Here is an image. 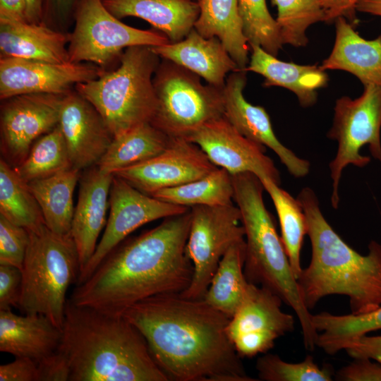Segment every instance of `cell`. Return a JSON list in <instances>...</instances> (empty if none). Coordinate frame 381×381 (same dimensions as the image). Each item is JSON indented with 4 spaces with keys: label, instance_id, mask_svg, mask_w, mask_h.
Instances as JSON below:
<instances>
[{
    "label": "cell",
    "instance_id": "obj_12",
    "mask_svg": "<svg viewBox=\"0 0 381 381\" xmlns=\"http://www.w3.org/2000/svg\"><path fill=\"white\" fill-rule=\"evenodd\" d=\"M109 207L102 236L80 271L76 285L87 280L108 254L136 229L159 219L183 214L190 208L147 195L115 175L109 192Z\"/></svg>",
    "mask_w": 381,
    "mask_h": 381
},
{
    "label": "cell",
    "instance_id": "obj_36",
    "mask_svg": "<svg viewBox=\"0 0 381 381\" xmlns=\"http://www.w3.org/2000/svg\"><path fill=\"white\" fill-rule=\"evenodd\" d=\"M277 8L276 21L283 44L295 47L308 43L307 29L314 23L325 22V13L320 0H271Z\"/></svg>",
    "mask_w": 381,
    "mask_h": 381
},
{
    "label": "cell",
    "instance_id": "obj_4",
    "mask_svg": "<svg viewBox=\"0 0 381 381\" xmlns=\"http://www.w3.org/2000/svg\"><path fill=\"white\" fill-rule=\"evenodd\" d=\"M304 212L312 247L309 265L297 279L303 301L313 309L322 298L344 295L351 313L381 306V244L371 241L363 255L346 244L324 217L317 196L308 188L297 196Z\"/></svg>",
    "mask_w": 381,
    "mask_h": 381
},
{
    "label": "cell",
    "instance_id": "obj_41",
    "mask_svg": "<svg viewBox=\"0 0 381 381\" xmlns=\"http://www.w3.org/2000/svg\"><path fill=\"white\" fill-rule=\"evenodd\" d=\"M341 381H381V363L369 358H354L334 375Z\"/></svg>",
    "mask_w": 381,
    "mask_h": 381
},
{
    "label": "cell",
    "instance_id": "obj_48",
    "mask_svg": "<svg viewBox=\"0 0 381 381\" xmlns=\"http://www.w3.org/2000/svg\"><path fill=\"white\" fill-rule=\"evenodd\" d=\"M356 11L381 17V0H358Z\"/></svg>",
    "mask_w": 381,
    "mask_h": 381
},
{
    "label": "cell",
    "instance_id": "obj_21",
    "mask_svg": "<svg viewBox=\"0 0 381 381\" xmlns=\"http://www.w3.org/2000/svg\"><path fill=\"white\" fill-rule=\"evenodd\" d=\"M151 48L161 59L189 70L217 88L224 87L230 73L241 71L217 37H205L194 28L179 42Z\"/></svg>",
    "mask_w": 381,
    "mask_h": 381
},
{
    "label": "cell",
    "instance_id": "obj_6",
    "mask_svg": "<svg viewBox=\"0 0 381 381\" xmlns=\"http://www.w3.org/2000/svg\"><path fill=\"white\" fill-rule=\"evenodd\" d=\"M161 59L149 46L126 48L114 71L75 85L104 119L113 137L143 123H151L157 99L153 76Z\"/></svg>",
    "mask_w": 381,
    "mask_h": 381
},
{
    "label": "cell",
    "instance_id": "obj_44",
    "mask_svg": "<svg viewBox=\"0 0 381 381\" xmlns=\"http://www.w3.org/2000/svg\"><path fill=\"white\" fill-rule=\"evenodd\" d=\"M77 0H44L43 23L52 27H64L73 19Z\"/></svg>",
    "mask_w": 381,
    "mask_h": 381
},
{
    "label": "cell",
    "instance_id": "obj_15",
    "mask_svg": "<svg viewBox=\"0 0 381 381\" xmlns=\"http://www.w3.org/2000/svg\"><path fill=\"white\" fill-rule=\"evenodd\" d=\"M104 69L91 63H52L0 59V99L25 94L66 95L75 85L98 78Z\"/></svg>",
    "mask_w": 381,
    "mask_h": 381
},
{
    "label": "cell",
    "instance_id": "obj_22",
    "mask_svg": "<svg viewBox=\"0 0 381 381\" xmlns=\"http://www.w3.org/2000/svg\"><path fill=\"white\" fill-rule=\"evenodd\" d=\"M62 330L42 314L17 315L0 310V351L40 362L54 353Z\"/></svg>",
    "mask_w": 381,
    "mask_h": 381
},
{
    "label": "cell",
    "instance_id": "obj_46",
    "mask_svg": "<svg viewBox=\"0 0 381 381\" xmlns=\"http://www.w3.org/2000/svg\"><path fill=\"white\" fill-rule=\"evenodd\" d=\"M1 22H27L25 0H0Z\"/></svg>",
    "mask_w": 381,
    "mask_h": 381
},
{
    "label": "cell",
    "instance_id": "obj_23",
    "mask_svg": "<svg viewBox=\"0 0 381 381\" xmlns=\"http://www.w3.org/2000/svg\"><path fill=\"white\" fill-rule=\"evenodd\" d=\"M116 18L133 16L148 22L170 42L184 39L200 14L197 0H102Z\"/></svg>",
    "mask_w": 381,
    "mask_h": 381
},
{
    "label": "cell",
    "instance_id": "obj_8",
    "mask_svg": "<svg viewBox=\"0 0 381 381\" xmlns=\"http://www.w3.org/2000/svg\"><path fill=\"white\" fill-rule=\"evenodd\" d=\"M157 106L151 123L170 138L186 139L224 115L223 88L204 85L200 77L167 59L153 76Z\"/></svg>",
    "mask_w": 381,
    "mask_h": 381
},
{
    "label": "cell",
    "instance_id": "obj_10",
    "mask_svg": "<svg viewBox=\"0 0 381 381\" xmlns=\"http://www.w3.org/2000/svg\"><path fill=\"white\" fill-rule=\"evenodd\" d=\"M380 129L381 85H366L360 97L337 99L332 126L327 133L338 143L336 156L329 163L334 209L339 203V184L344 168L349 164L361 168L370 161L360 153L361 149L368 145L372 156L381 162Z\"/></svg>",
    "mask_w": 381,
    "mask_h": 381
},
{
    "label": "cell",
    "instance_id": "obj_17",
    "mask_svg": "<svg viewBox=\"0 0 381 381\" xmlns=\"http://www.w3.org/2000/svg\"><path fill=\"white\" fill-rule=\"evenodd\" d=\"M186 139L198 145L216 167L231 175L251 172L280 184L279 171L265 155L266 147L242 135L224 115L205 123Z\"/></svg>",
    "mask_w": 381,
    "mask_h": 381
},
{
    "label": "cell",
    "instance_id": "obj_3",
    "mask_svg": "<svg viewBox=\"0 0 381 381\" xmlns=\"http://www.w3.org/2000/svg\"><path fill=\"white\" fill-rule=\"evenodd\" d=\"M68 381H169L141 332L122 316L73 304L68 298L57 349Z\"/></svg>",
    "mask_w": 381,
    "mask_h": 381
},
{
    "label": "cell",
    "instance_id": "obj_14",
    "mask_svg": "<svg viewBox=\"0 0 381 381\" xmlns=\"http://www.w3.org/2000/svg\"><path fill=\"white\" fill-rule=\"evenodd\" d=\"M282 300L268 289L250 284L241 306L230 318L227 334L238 356L266 353L279 337L294 329L292 315L281 309Z\"/></svg>",
    "mask_w": 381,
    "mask_h": 381
},
{
    "label": "cell",
    "instance_id": "obj_43",
    "mask_svg": "<svg viewBox=\"0 0 381 381\" xmlns=\"http://www.w3.org/2000/svg\"><path fill=\"white\" fill-rule=\"evenodd\" d=\"M354 358H369L381 363V336L366 334L346 341L342 346Z\"/></svg>",
    "mask_w": 381,
    "mask_h": 381
},
{
    "label": "cell",
    "instance_id": "obj_31",
    "mask_svg": "<svg viewBox=\"0 0 381 381\" xmlns=\"http://www.w3.org/2000/svg\"><path fill=\"white\" fill-rule=\"evenodd\" d=\"M0 214L29 231H37L45 226L42 210L28 184L1 157Z\"/></svg>",
    "mask_w": 381,
    "mask_h": 381
},
{
    "label": "cell",
    "instance_id": "obj_39",
    "mask_svg": "<svg viewBox=\"0 0 381 381\" xmlns=\"http://www.w3.org/2000/svg\"><path fill=\"white\" fill-rule=\"evenodd\" d=\"M30 241L29 231L0 214V264L22 270Z\"/></svg>",
    "mask_w": 381,
    "mask_h": 381
},
{
    "label": "cell",
    "instance_id": "obj_1",
    "mask_svg": "<svg viewBox=\"0 0 381 381\" xmlns=\"http://www.w3.org/2000/svg\"><path fill=\"white\" fill-rule=\"evenodd\" d=\"M145 337L169 380L255 381L227 334L230 318L203 299L155 295L122 315Z\"/></svg>",
    "mask_w": 381,
    "mask_h": 381
},
{
    "label": "cell",
    "instance_id": "obj_29",
    "mask_svg": "<svg viewBox=\"0 0 381 381\" xmlns=\"http://www.w3.org/2000/svg\"><path fill=\"white\" fill-rule=\"evenodd\" d=\"M171 138L151 123H143L114 137L97 164L106 174L145 162L162 152Z\"/></svg>",
    "mask_w": 381,
    "mask_h": 381
},
{
    "label": "cell",
    "instance_id": "obj_13",
    "mask_svg": "<svg viewBox=\"0 0 381 381\" xmlns=\"http://www.w3.org/2000/svg\"><path fill=\"white\" fill-rule=\"evenodd\" d=\"M64 95L33 93L1 100L0 150L12 167L20 165L37 140L59 124Z\"/></svg>",
    "mask_w": 381,
    "mask_h": 381
},
{
    "label": "cell",
    "instance_id": "obj_49",
    "mask_svg": "<svg viewBox=\"0 0 381 381\" xmlns=\"http://www.w3.org/2000/svg\"><path fill=\"white\" fill-rule=\"evenodd\" d=\"M197 1H198L199 0H197Z\"/></svg>",
    "mask_w": 381,
    "mask_h": 381
},
{
    "label": "cell",
    "instance_id": "obj_33",
    "mask_svg": "<svg viewBox=\"0 0 381 381\" xmlns=\"http://www.w3.org/2000/svg\"><path fill=\"white\" fill-rule=\"evenodd\" d=\"M258 179L275 207L281 228V238L297 279L302 271L301 250L308 230L304 212L297 198H294L279 184L265 176Z\"/></svg>",
    "mask_w": 381,
    "mask_h": 381
},
{
    "label": "cell",
    "instance_id": "obj_2",
    "mask_svg": "<svg viewBox=\"0 0 381 381\" xmlns=\"http://www.w3.org/2000/svg\"><path fill=\"white\" fill-rule=\"evenodd\" d=\"M190 225V208L122 241L87 280L76 285L70 301L122 316L128 307L147 298L182 293L193 274L186 250Z\"/></svg>",
    "mask_w": 381,
    "mask_h": 381
},
{
    "label": "cell",
    "instance_id": "obj_5",
    "mask_svg": "<svg viewBox=\"0 0 381 381\" xmlns=\"http://www.w3.org/2000/svg\"><path fill=\"white\" fill-rule=\"evenodd\" d=\"M232 176L234 201L245 231L244 274L249 283L265 287L295 312L301 326L304 346L313 351L318 332L312 315L301 298L281 236L262 198L264 187L256 175L243 172Z\"/></svg>",
    "mask_w": 381,
    "mask_h": 381
},
{
    "label": "cell",
    "instance_id": "obj_34",
    "mask_svg": "<svg viewBox=\"0 0 381 381\" xmlns=\"http://www.w3.org/2000/svg\"><path fill=\"white\" fill-rule=\"evenodd\" d=\"M317 330V346L329 355L342 350L348 341L381 329V306L362 314L336 315L327 312L312 315Z\"/></svg>",
    "mask_w": 381,
    "mask_h": 381
},
{
    "label": "cell",
    "instance_id": "obj_18",
    "mask_svg": "<svg viewBox=\"0 0 381 381\" xmlns=\"http://www.w3.org/2000/svg\"><path fill=\"white\" fill-rule=\"evenodd\" d=\"M247 71L230 73L223 87L224 116L244 136L270 148L289 172L296 178L306 176L310 162L296 156L276 137L265 109L249 103L243 96Z\"/></svg>",
    "mask_w": 381,
    "mask_h": 381
},
{
    "label": "cell",
    "instance_id": "obj_19",
    "mask_svg": "<svg viewBox=\"0 0 381 381\" xmlns=\"http://www.w3.org/2000/svg\"><path fill=\"white\" fill-rule=\"evenodd\" d=\"M59 126L72 167L80 171L96 166L114 138L100 114L75 89L63 97Z\"/></svg>",
    "mask_w": 381,
    "mask_h": 381
},
{
    "label": "cell",
    "instance_id": "obj_9",
    "mask_svg": "<svg viewBox=\"0 0 381 381\" xmlns=\"http://www.w3.org/2000/svg\"><path fill=\"white\" fill-rule=\"evenodd\" d=\"M68 33L71 63H91L102 69L132 46L156 47L169 43L162 32L129 26L112 15L102 0H77Z\"/></svg>",
    "mask_w": 381,
    "mask_h": 381
},
{
    "label": "cell",
    "instance_id": "obj_7",
    "mask_svg": "<svg viewBox=\"0 0 381 381\" xmlns=\"http://www.w3.org/2000/svg\"><path fill=\"white\" fill-rule=\"evenodd\" d=\"M29 234L18 308L44 315L62 330L67 291L80 272L76 246L70 234H56L46 225Z\"/></svg>",
    "mask_w": 381,
    "mask_h": 381
},
{
    "label": "cell",
    "instance_id": "obj_27",
    "mask_svg": "<svg viewBox=\"0 0 381 381\" xmlns=\"http://www.w3.org/2000/svg\"><path fill=\"white\" fill-rule=\"evenodd\" d=\"M194 28L207 38L217 37L241 71H246L250 47L239 14L238 0H199Z\"/></svg>",
    "mask_w": 381,
    "mask_h": 381
},
{
    "label": "cell",
    "instance_id": "obj_32",
    "mask_svg": "<svg viewBox=\"0 0 381 381\" xmlns=\"http://www.w3.org/2000/svg\"><path fill=\"white\" fill-rule=\"evenodd\" d=\"M152 196L176 205L191 207L198 205L217 206L233 203L232 176L223 168L217 167L197 180L159 190Z\"/></svg>",
    "mask_w": 381,
    "mask_h": 381
},
{
    "label": "cell",
    "instance_id": "obj_20",
    "mask_svg": "<svg viewBox=\"0 0 381 381\" xmlns=\"http://www.w3.org/2000/svg\"><path fill=\"white\" fill-rule=\"evenodd\" d=\"M113 177L114 174L104 173L97 166L81 174L70 231L78 253L80 271L92 258L99 236L106 226Z\"/></svg>",
    "mask_w": 381,
    "mask_h": 381
},
{
    "label": "cell",
    "instance_id": "obj_38",
    "mask_svg": "<svg viewBox=\"0 0 381 381\" xmlns=\"http://www.w3.org/2000/svg\"><path fill=\"white\" fill-rule=\"evenodd\" d=\"M256 369L259 380L265 381H332L334 375L331 367H320L310 355L301 362L288 363L266 353L257 360Z\"/></svg>",
    "mask_w": 381,
    "mask_h": 381
},
{
    "label": "cell",
    "instance_id": "obj_37",
    "mask_svg": "<svg viewBox=\"0 0 381 381\" xmlns=\"http://www.w3.org/2000/svg\"><path fill=\"white\" fill-rule=\"evenodd\" d=\"M243 32L248 44H257L277 56L282 48L279 26L266 0H238Z\"/></svg>",
    "mask_w": 381,
    "mask_h": 381
},
{
    "label": "cell",
    "instance_id": "obj_45",
    "mask_svg": "<svg viewBox=\"0 0 381 381\" xmlns=\"http://www.w3.org/2000/svg\"><path fill=\"white\" fill-rule=\"evenodd\" d=\"M325 13V23L334 22L339 17L346 18L354 28L358 25L356 4L358 0H320Z\"/></svg>",
    "mask_w": 381,
    "mask_h": 381
},
{
    "label": "cell",
    "instance_id": "obj_30",
    "mask_svg": "<svg viewBox=\"0 0 381 381\" xmlns=\"http://www.w3.org/2000/svg\"><path fill=\"white\" fill-rule=\"evenodd\" d=\"M246 240L233 245L221 259L203 300L229 318L238 310L250 284L244 274Z\"/></svg>",
    "mask_w": 381,
    "mask_h": 381
},
{
    "label": "cell",
    "instance_id": "obj_47",
    "mask_svg": "<svg viewBox=\"0 0 381 381\" xmlns=\"http://www.w3.org/2000/svg\"><path fill=\"white\" fill-rule=\"evenodd\" d=\"M27 22L33 24L43 23L44 0H25Z\"/></svg>",
    "mask_w": 381,
    "mask_h": 381
},
{
    "label": "cell",
    "instance_id": "obj_16",
    "mask_svg": "<svg viewBox=\"0 0 381 381\" xmlns=\"http://www.w3.org/2000/svg\"><path fill=\"white\" fill-rule=\"evenodd\" d=\"M216 167L196 144L184 138H171L158 155L117 171V176L141 192H155L200 179Z\"/></svg>",
    "mask_w": 381,
    "mask_h": 381
},
{
    "label": "cell",
    "instance_id": "obj_11",
    "mask_svg": "<svg viewBox=\"0 0 381 381\" xmlns=\"http://www.w3.org/2000/svg\"><path fill=\"white\" fill-rule=\"evenodd\" d=\"M244 237L241 212L233 203L191 207L186 250L193 274L189 286L181 294L202 299L222 257Z\"/></svg>",
    "mask_w": 381,
    "mask_h": 381
},
{
    "label": "cell",
    "instance_id": "obj_28",
    "mask_svg": "<svg viewBox=\"0 0 381 381\" xmlns=\"http://www.w3.org/2000/svg\"><path fill=\"white\" fill-rule=\"evenodd\" d=\"M82 171L73 167L28 183L42 210L46 226L69 234L74 213L73 193Z\"/></svg>",
    "mask_w": 381,
    "mask_h": 381
},
{
    "label": "cell",
    "instance_id": "obj_25",
    "mask_svg": "<svg viewBox=\"0 0 381 381\" xmlns=\"http://www.w3.org/2000/svg\"><path fill=\"white\" fill-rule=\"evenodd\" d=\"M249 45L251 55L246 71L264 77V87L279 86L291 90L303 107L316 103L318 90L325 87L329 80L320 66L282 61L257 44Z\"/></svg>",
    "mask_w": 381,
    "mask_h": 381
},
{
    "label": "cell",
    "instance_id": "obj_35",
    "mask_svg": "<svg viewBox=\"0 0 381 381\" xmlns=\"http://www.w3.org/2000/svg\"><path fill=\"white\" fill-rule=\"evenodd\" d=\"M71 167L66 143L58 124L37 140L24 161L14 169L20 179L28 183Z\"/></svg>",
    "mask_w": 381,
    "mask_h": 381
},
{
    "label": "cell",
    "instance_id": "obj_24",
    "mask_svg": "<svg viewBox=\"0 0 381 381\" xmlns=\"http://www.w3.org/2000/svg\"><path fill=\"white\" fill-rule=\"evenodd\" d=\"M334 23V44L320 68L347 71L358 78L363 86L381 85V35L368 40L360 36L346 18L339 17Z\"/></svg>",
    "mask_w": 381,
    "mask_h": 381
},
{
    "label": "cell",
    "instance_id": "obj_42",
    "mask_svg": "<svg viewBox=\"0 0 381 381\" xmlns=\"http://www.w3.org/2000/svg\"><path fill=\"white\" fill-rule=\"evenodd\" d=\"M0 381H41L38 363L31 358L17 357L0 365Z\"/></svg>",
    "mask_w": 381,
    "mask_h": 381
},
{
    "label": "cell",
    "instance_id": "obj_40",
    "mask_svg": "<svg viewBox=\"0 0 381 381\" xmlns=\"http://www.w3.org/2000/svg\"><path fill=\"white\" fill-rule=\"evenodd\" d=\"M22 284V270L16 267L0 264V310L18 308Z\"/></svg>",
    "mask_w": 381,
    "mask_h": 381
},
{
    "label": "cell",
    "instance_id": "obj_26",
    "mask_svg": "<svg viewBox=\"0 0 381 381\" xmlns=\"http://www.w3.org/2000/svg\"><path fill=\"white\" fill-rule=\"evenodd\" d=\"M68 33L45 23H0V56L44 61L70 62Z\"/></svg>",
    "mask_w": 381,
    "mask_h": 381
}]
</instances>
